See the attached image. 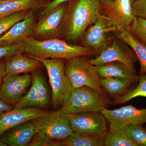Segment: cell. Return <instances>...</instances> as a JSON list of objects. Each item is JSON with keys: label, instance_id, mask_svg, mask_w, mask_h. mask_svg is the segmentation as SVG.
I'll return each instance as SVG.
<instances>
[{"label": "cell", "instance_id": "cell-1", "mask_svg": "<svg viewBox=\"0 0 146 146\" xmlns=\"http://www.w3.org/2000/svg\"><path fill=\"white\" fill-rule=\"evenodd\" d=\"M25 51L31 57L37 59L62 58L68 60L78 56L94 55L92 49L83 46L71 44L57 39L38 40L28 37L22 42Z\"/></svg>", "mask_w": 146, "mask_h": 146}, {"label": "cell", "instance_id": "cell-2", "mask_svg": "<svg viewBox=\"0 0 146 146\" xmlns=\"http://www.w3.org/2000/svg\"><path fill=\"white\" fill-rule=\"evenodd\" d=\"M100 0H75L63 18L65 38L72 41L83 38L86 29L100 13Z\"/></svg>", "mask_w": 146, "mask_h": 146}, {"label": "cell", "instance_id": "cell-3", "mask_svg": "<svg viewBox=\"0 0 146 146\" xmlns=\"http://www.w3.org/2000/svg\"><path fill=\"white\" fill-rule=\"evenodd\" d=\"M36 59L45 66L48 72L52 89L53 106L54 108L63 106L70 98L73 89L71 82L65 74L63 59Z\"/></svg>", "mask_w": 146, "mask_h": 146}, {"label": "cell", "instance_id": "cell-4", "mask_svg": "<svg viewBox=\"0 0 146 146\" xmlns=\"http://www.w3.org/2000/svg\"><path fill=\"white\" fill-rule=\"evenodd\" d=\"M82 57L67 60L65 67V74L73 89L87 86L102 94L101 78L96 67Z\"/></svg>", "mask_w": 146, "mask_h": 146}, {"label": "cell", "instance_id": "cell-5", "mask_svg": "<svg viewBox=\"0 0 146 146\" xmlns=\"http://www.w3.org/2000/svg\"><path fill=\"white\" fill-rule=\"evenodd\" d=\"M102 94L87 86L72 89L70 98L60 110L73 114L100 112L106 104Z\"/></svg>", "mask_w": 146, "mask_h": 146}, {"label": "cell", "instance_id": "cell-6", "mask_svg": "<svg viewBox=\"0 0 146 146\" xmlns=\"http://www.w3.org/2000/svg\"><path fill=\"white\" fill-rule=\"evenodd\" d=\"M31 121L37 131L44 133L52 140L61 141L76 134L71 127L66 113L60 110Z\"/></svg>", "mask_w": 146, "mask_h": 146}, {"label": "cell", "instance_id": "cell-7", "mask_svg": "<svg viewBox=\"0 0 146 146\" xmlns=\"http://www.w3.org/2000/svg\"><path fill=\"white\" fill-rule=\"evenodd\" d=\"M87 60L96 67L111 62H119L134 67V63L138 60L131 48L114 36L111 43L103 49L97 57Z\"/></svg>", "mask_w": 146, "mask_h": 146}, {"label": "cell", "instance_id": "cell-8", "mask_svg": "<svg viewBox=\"0 0 146 146\" xmlns=\"http://www.w3.org/2000/svg\"><path fill=\"white\" fill-rule=\"evenodd\" d=\"M71 127L76 133L92 135L106 134L107 120L100 112L66 113Z\"/></svg>", "mask_w": 146, "mask_h": 146}, {"label": "cell", "instance_id": "cell-9", "mask_svg": "<svg viewBox=\"0 0 146 146\" xmlns=\"http://www.w3.org/2000/svg\"><path fill=\"white\" fill-rule=\"evenodd\" d=\"M117 27L110 25L105 15L100 13L94 24L86 29L84 35L83 46L91 48L96 52H100L103 49L112 42Z\"/></svg>", "mask_w": 146, "mask_h": 146}, {"label": "cell", "instance_id": "cell-10", "mask_svg": "<svg viewBox=\"0 0 146 146\" xmlns=\"http://www.w3.org/2000/svg\"><path fill=\"white\" fill-rule=\"evenodd\" d=\"M100 2L101 9L110 25L129 29L135 16L130 0H100Z\"/></svg>", "mask_w": 146, "mask_h": 146}, {"label": "cell", "instance_id": "cell-11", "mask_svg": "<svg viewBox=\"0 0 146 146\" xmlns=\"http://www.w3.org/2000/svg\"><path fill=\"white\" fill-rule=\"evenodd\" d=\"M100 112L110 125L123 129L131 125L146 123V108L138 109L129 105L112 110L103 107Z\"/></svg>", "mask_w": 146, "mask_h": 146}, {"label": "cell", "instance_id": "cell-12", "mask_svg": "<svg viewBox=\"0 0 146 146\" xmlns=\"http://www.w3.org/2000/svg\"><path fill=\"white\" fill-rule=\"evenodd\" d=\"M50 102V93L46 80L42 75L36 74L32 78L29 90L14 107L46 108Z\"/></svg>", "mask_w": 146, "mask_h": 146}, {"label": "cell", "instance_id": "cell-13", "mask_svg": "<svg viewBox=\"0 0 146 146\" xmlns=\"http://www.w3.org/2000/svg\"><path fill=\"white\" fill-rule=\"evenodd\" d=\"M52 112L46 111L39 108L14 107L0 116V136L7 131L16 126L49 115Z\"/></svg>", "mask_w": 146, "mask_h": 146}, {"label": "cell", "instance_id": "cell-14", "mask_svg": "<svg viewBox=\"0 0 146 146\" xmlns=\"http://www.w3.org/2000/svg\"><path fill=\"white\" fill-rule=\"evenodd\" d=\"M29 74L11 77L3 81L0 88V99L7 104L15 106L26 94L31 84Z\"/></svg>", "mask_w": 146, "mask_h": 146}, {"label": "cell", "instance_id": "cell-15", "mask_svg": "<svg viewBox=\"0 0 146 146\" xmlns=\"http://www.w3.org/2000/svg\"><path fill=\"white\" fill-rule=\"evenodd\" d=\"M4 63L3 81L21 74L33 72L39 69L42 64L37 59L25 56L22 53L6 58Z\"/></svg>", "mask_w": 146, "mask_h": 146}, {"label": "cell", "instance_id": "cell-16", "mask_svg": "<svg viewBox=\"0 0 146 146\" xmlns=\"http://www.w3.org/2000/svg\"><path fill=\"white\" fill-rule=\"evenodd\" d=\"M36 24L32 12H29L24 19L17 22L0 36V46H6L22 42L34 31Z\"/></svg>", "mask_w": 146, "mask_h": 146}, {"label": "cell", "instance_id": "cell-17", "mask_svg": "<svg viewBox=\"0 0 146 146\" xmlns=\"http://www.w3.org/2000/svg\"><path fill=\"white\" fill-rule=\"evenodd\" d=\"M66 12V7L60 5L43 13V17L35 26L34 31L35 34L41 36L56 34L62 24Z\"/></svg>", "mask_w": 146, "mask_h": 146}, {"label": "cell", "instance_id": "cell-18", "mask_svg": "<svg viewBox=\"0 0 146 146\" xmlns=\"http://www.w3.org/2000/svg\"><path fill=\"white\" fill-rule=\"evenodd\" d=\"M37 131L34 124L28 121L7 131L0 139L7 146H29Z\"/></svg>", "mask_w": 146, "mask_h": 146}, {"label": "cell", "instance_id": "cell-19", "mask_svg": "<svg viewBox=\"0 0 146 146\" xmlns=\"http://www.w3.org/2000/svg\"><path fill=\"white\" fill-rule=\"evenodd\" d=\"M101 78L116 77L130 80L138 82L140 76L138 75L134 67L119 62H113L96 67Z\"/></svg>", "mask_w": 146, "mask_h": 146}, {"label": "cell", "instance_id": "cell-20", "mask_svg": "<svg viewBox=\"0 0 146 146\" xmlns=\"http://www.w3.org/2000/svg\"><path fill=\"white\" fill-rule=\"evenodd\" d=\"M114 36L126 43L133 50L141 65L140 75L146 74V47L134 39L129 29L117 27L114 33Z\"/></svg>", "mask_w": 146, "mask_h": 146}, {"label": "cell", "instance_id": "cell-21", "mask_svg": "<svg viewBox=\"0 0 146 146\" xmlns=\"http://www.w3.org/2000/svg\"><path fill=\"white\" fill-rule=\"evenodd\" d=\"M40 5V0H0V18L38 8Z\"/></svg>", "mask_w": 146, "mask_h": 146}, {"label": "cell", "instance_id": "cell-22", "mask_svg": "<svg viewBox=\"0 0 146 146\" xmlns=\"http://www.w3.org/2000/svg\"><path fill=\"white\" fill-rule=\"evenodd\" d=\"M106 134L92 135L76 133L61 141L63 146H104Z\"/></svg>", "mask_w": 146, "mask_h": 146}, {"label": "cell", "instance_id": "cell-23", "mask_svg": "<svg viewBox=\"0 0 146 146\" xmlns=\"http://www.w3.org/2000/svg\"><path fill=\"white\" fill-rule=\"evenodd\" d=\"M136 82L130 80L116 77H106L100 78L102 89L113 97H117L125 92Z\"/></svg>", "mask_w": 146, "mask_h": 146}, {"label": "cell", "instance_id": "cell-24", "mask_svg": "<svg viewBox=\"0 0 146 146\" xmlns=\"http://www.w3.org/2000/svg\"><path fill=\"white\" fill-rule=\"evenodd\" d=\"M106 146H136L128 137L125 129L110 125L104 141Z\"/></svg>", "mask_w": 146, "mask_h": 146}, {"label": "cell", "instance_id": "cell-25", "mask_svg": "<svg viewBox=\"0 0 146 146\" xmlns=\"http://www.w3.org/2000/svg\"><path fill=\"white\" fill-rule=\"evenodd\" d=\"M138 84L133 89L129 90L121 96L112 102L114 105L125 103L138 97L146 98V74L140 75Z\"/></svg>", "mask_w": 146, "mask_h": 146}, {"label": "cell", "instance_id": "cell-26", "mask_svg": "<svg viewBox=\"0 0 146 146\" xmlns=\"http://www.w3.org/2000/svg\"><path fill=\"white\" fill-rule=\"evenodd\" d=\"M129 29L134 39L146 47V20L135 16Z\"/></svg>", "mask_w": 146, "mask_h": 146}, {"label": "cell", "instance_id": "cell-27", "mask_svg": "<svg viewBox=\"0 0 146 146\" xmlns=\"http://www.w3.org/2000/svg\"><path fill=\"white\" fill-rule=\"evenodd\" d=\"M125 132L136 146H146V129L142 125L127 126L126 127Z\"/></svg>", "mask_w": 146, "mask_h": 146}, {"label": "cell", "instance_id": "cell-28", "mask_svg": "<svg viewBox=\"0 0 146 146\" xmlns=\"http://www.w3.org/2000/svg\"><path fill=\"white\" fill-rule=\"evenodd\" d=\"M27 10L23 11L9 16L0 18V36L5 33L17 22L23 20L27 16Z\"/></svg>", "mask_w": 146, "mask_h": 146}, {"label": "cell", "instance_id": "cell-29", "mask_svg": "<svg viewBox=\"0 0 146 146\" xmlns=\"http://www.w3.org/2000/svg\"><path fill=\"white\" fill-rule=\"evenodd\" d=\"M29 146H63L59 140L50 139L44 133L37 131L29 144Z\"/></svg>", "mask_w": 146, "mask_h": 146}, {"label": "cell", "instance_id": "cell-30", "mask_svg": "<svg viewBox=\"0 0 146 146\" xmlns=\"http://www.w3.org/2000/svg\"><path fill=\"white\" fill-rule=\"evenodd\" d=\"M24 51L25 46L23 42L13 45L0 46V60Z\"/></svg>", "mask_w": 146, "mask_h": 146}, {"label": "cell", "instance_id": "cell-31", "mask_svg": "<svg viewBox=\"0 0 146 146\" xmlns=\"http://www.w3.org/2000/svg\"><path fill=\"white\" fill-rule=\"evenodd\" d=\"M131 7L134 16L146 20V0H135Z\"/></svg>", "mask_w": 146, "mask_h": 146}, {"label": "cell", "instance_id": "cell-32", "mask_svg": "<svg viewBox=\"0 0 146 146\" xmlns=\"http://www.w3.org/2000/svg\"><path fill=\"white\" fill-rule=\"evenodd\" d=\"M70 0H54L51 2L49 3L46 5L45 10L43 13H46L52 9L55 8L58 6L60 5L63 3L70 1Z\"/></svg>", "mask_w": 146, "mask_h": 146}, {"label": "cell", "instance_id": "cell-33", "mask_svg": "<svg viewBox=\"0 0 146 146\" xmlns=\"http://www.w3.org/2000/svg\"><path fill=\"white\" fill-rule=\"evenodd\" d=\"M14 108L13 106L7 104L0 99V116L3 113Z\"/></svg>", "mask_w": 146, "mask_h": 146}, {"label": "cell", "instance_id": "cell-34", "mask_svg": "<svg viewBox=\"0 0 146 146\" xmlns=\"http://www.w3.org/2000/svg\"><path fill=\"white\" fill-rule=\"evenodd\" d=\"M4 68V61L0 60V88L3 82V76Z\"/></svg>", "mask_w": 146, "mask_h": 146}, {"label": "cell", "instance_id": "cell-35", "mask_svg": "<svg viewBox=\"0 0 146 146\" xmlns=\"http://www.w3.org/2000/svg\"><path fill=\"white\" fill-rule=\"evenodd\" d=\"M0 146H7V145L4 143L3 141H1V139H0Z\"/></svg>", "mask_w": 146, "mask_h": 146}, {"label": "cell", "instance_id": "cell-36", "mask_svg": "<svg viewBox=\"0 0 146 146\" xmlns=\"http://www.w3.org/2000/svg\"><path fill=\"white\" fill-rule=\"evenodd\" d=\"M135 0H130L131 2V3L133 2V1H134Z\"/></svg>", "mask_w": 146, "mask_h": 146}]
</instances>
